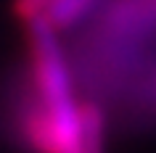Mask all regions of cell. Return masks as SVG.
<instances>
[{"label": "cell", "mask_w": 156, "mask_h": 153, "mask_svg": "<svg viewBox=\"0 0 156 153\" xmlns=\"http://www.w3.org/2000/svg\"><path fill=\"white\" fill-rule=\"evenodd\" d=\"M103 3L106 0H56L42 19L56 32H69V29H77L80 24H85L90 16H95Z\"/></svg>", "instance_id": "obj_3"}, {"label": "cell", "mask_w": 156, "mask_h": 153, "mask_svg": "<svg viewBox=\"0 0 156 153\" xmlns=\"http://www.w3.org/2000/svg\"><path fill=\"white\" fill-rule=\"evenodd\" d=\"M56 0H11V13L19 24H29V21H37L50 11Z\"/></svg>", "instance_id": "obj_4"}, {"label": "cell", "mask_w": 156, "mask_h": 153, "mask_svg": "<svg viewBox=\"0 0 156 153\" xmlns=\"http://www.w3.org/2000/svg\"><path fill=\"white\" fill-rule=\"evenodd\" d=\"M69 153H106V111L98 100H80V129Z\"/></svg>", "instance_id": "obj_2"}, {"label": "cell", "mask_w": 156, "mask_h": 153, "mask_svg": "<svg viewBox=\"0 0 156 153\" xmlns=\"http://www.w3.org/2000/svg\"><path fill=\"white\" fill-rule=\"evenodd\" d=\"M61 32H56L45 19L27 24L29 45V90L48 106H61L77 100L74 71L61 45Z\"/></svg>", "instance_id": "obj_1"}]
</instances>
